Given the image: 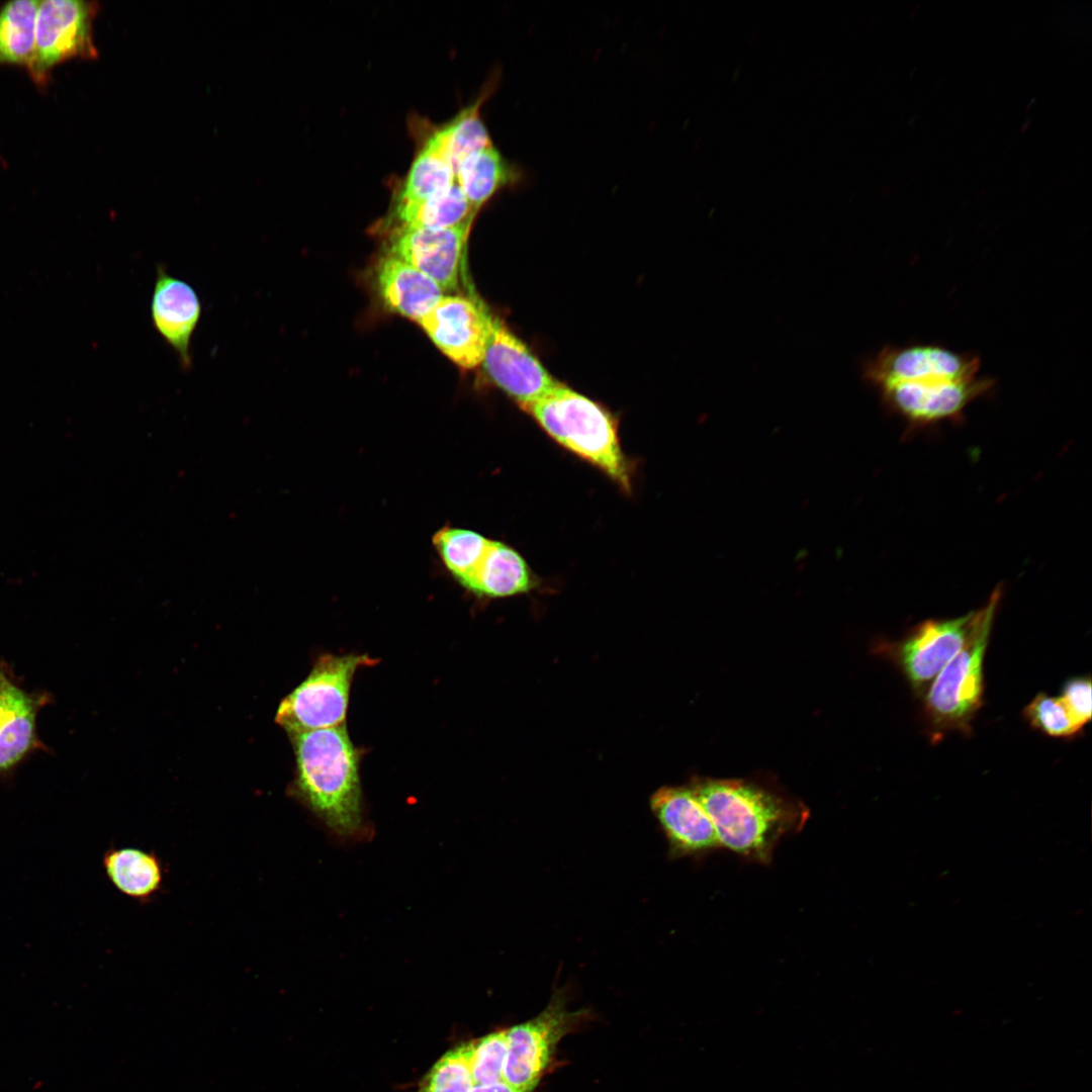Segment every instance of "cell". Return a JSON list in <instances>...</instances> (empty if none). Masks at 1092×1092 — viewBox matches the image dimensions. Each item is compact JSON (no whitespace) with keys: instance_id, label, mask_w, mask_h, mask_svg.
Returning a JSON list of instances; mask_svg holds the SVG:
<instances>
[{"instance_id":"cell-1","label":"cell","mask_w":1092,"mask_h":1092,"mask_svg":"<svg viewBox=\"0 0 1092 1092\" xmlns=\"http://www.w3.org/2000/svg\"><path fill=\"white\" fill-rule=\"evenodd\" d=\"M691 789L711 818L719 845L761 862L808 817L801 804L742 780L700 779Z\"/></svg>"},{"instance_id":"cell-2","label":"cell","mask_w":1092,"mask_h":1092,"mask_svg":"<svg viewBox=\"0 0 1092 1092\" xmlns=\"http://www.w3.org/2000/svg\"><path fill=\"white\" fill-rule=\"evenodd\" d=\"M297 797L335 833L362 827L359 754L345 725L291 734Z\"/></svg>"},{"instance_id":"cell-3","label":"cell","mask_w":1092,"mask_h":1092,"mask_svg":"<svg viewBox=\"0 0 1092 1092\" xmlns=\"http://www.w3.org/2000/svg\"><path fill=\"white\" fill-rule=\"evenodd\" d=\"M523 408L558 444L630 489L631 467L622 451L616 422L601 404L561 383Z\"/></svg>"},{"instance_id":"cell-4","label":"cell","mask_w":1092,"mask_h":1092,"mask_svg":"<svg viewBox=\"0 0 1092 1092\" xmlns=\"http://www.w3.org/2000/svg\"><path fill=\"white\" fill-rule=\"evenodd\" d=\"M1001 597L1002 589L997 586L987 604L976 611L964 645L925 694V716L935 735L971 732V722L983 703V662Z\"/></svg>"},{"instance_id":"cell-5","label":"cell","mask_w":1092,"mask_h":1092,"mask_svg":"<svg viewBox=\"0 0 1092 1092\" xmlns=\"http://www.w3.org/2000/svg\"><path fill=\"white\" fill-rule=\"evenodd\" d=\"M373 662L361 654L321 656L308 676L282 701L276 721L290 735L344 725L354 674Z\"/></svg>"},{"instance_id":"cell-6","label":"cell","mask_w":1092,"mask_h":1092,"mask_svg":"<svg viewBox=\"0 0 1092 1092\" xmlns=\"http://www.w3.org/2000/svg\"><path fill=\"white\" fill-rule=\"evenodd\" d=\"M97 4L82 0L39 1L35 43L27 71L32 81L44 85L56 65L75 58H96L93 20Z\"/></svg>"},{"instance_id":"cell-7","label":"cell","mask_w":1092,"mask_h":1092,"mask_svg":"<svg viewBox=\"0 0 1092 1092\" xmlns=\"http://www.w3.org/2000/svg\"><path fill=\"white\" fill-rule=\"evenodd\" d=\"M995 383L994 378L981 375L961 380L931 377L878 389L888 407L916 430L961 420L972 402L994 390Z\"/></svg>"},{"instance_id":"cell-8","label":"cell","mask_w":1092,"mask_h":1092,"mask_svg":"<svg viewBox=\"0 0 1092 1092\" xmlns=\"http://www.w3.org/2000/svg\"><path fill=\"white\" fill-rule=\"evenodd\" d=\"M580 1014L568 1010L564 996L557 991L537 1016L507 1029L504 1081L517 1089L532 1092L548 1068L559 1041Z\"/></svg>"},{"instance_id":"cell-9","label":"cell","mask_w":1092,"mask_h":1092,"mask_svg":"<svg viewBox=\"0 0 1092 1092\" xmlns=\"http://www.w3.org/2000/svg\"><path fill=\"white\" fill-rule=\"evenodd\" d=\"M975 614L972 611L953 619L922 622L903 639L885 646L916 694L925 696L938 673L962 648Z\"/></svg>"},{"instance_id":"cell-10","label":"cell","mask_w":1092,"mask_h":1092,"mask_svg":"<svg viewBox=\"0 0 1092 1092\" xmlns=\"http://www.w3.org/2000/svg\"><path fill=\"white\" fill-rule=\"evenodd\" d=\"M978 355L938 344L887 345L862 366L863 379L877 388L931 377L970 379L979 376Z\"/></svg>"},{"instance_id":"cell-11","label":"cell","mask_w":1092,"mask_h":1092,"mask_svg":"<svg viewBox=\"0 0 1092 1092\" xmlns=\"http://www.w3.org/2000/svg\"><path fill=\"white\" fill-rule=\"evenodd\" d=\"M492 317L476 298L445 295L418 323L455 364L472 369L482 362Z\"/></svg>"},{"instance_id":"cell-12","label":"cell","mask_w":1092,"mask_h":1092,"mask_svg":"<svg viewBox=\"0 0 1092 1092\" xmlns=\"http://www.w3.org/2000/svg\"><path fill=\"white\" fill-rule=\"evenodd\" d=\"M472 222L446 229H394L387 254L430 277L443 291L456 290L463 275L464 252Z\"/></svg>"},{"instance_id":"cell-13","label":"cell","mask_w":1092,"mask_h":1092,"mask_svg":"<svg viewBox=\"0 0 1092 1092\" xmlns=\"http://www.w3.org/2000/svg\"><path fill=\"white\" fill-rule=\"evenodd\" d=\"M481 364L494 384L522 407L546 396L561 384L496 317H492Z\"/></svg>"},{"instance_id":"cell-14","label":"cell","mask_w":1092,"mask_h":1092,"mask_svg":"<svg viewBox=\"0 0 1092 1092\" xmlns=\"http://www.w3.org/2000/svg\"><path fill=\"white\" fill-rule=\"evenodd\" d=\"M650 807L673 855L720 847L713 822L691 787H662L652 795Z\"/></svg>"},{"instance_id":"cell-15","label":"cell","mask_w":1092,"mask_h":1092,"mask_svg":"<svg viewBox=\"0 0 1092 1092\" xmlns=\"http://www.w3.org/2000/svg\"><path fill=\"white\" fill-rule=\"evenodd\" d=\"M201 309L200 299L190 284L158 267L151 316L156 331L174 350L185 369L191 366L190 341Z\"/></svg>"},{"instance_id":"cell-16","label":"cell","mask_w":1092,"mask_h":1092,"mask_svg":"<svg viewBox=\"0 0 1092 1092\" xmlns=\"http://www.w3.org/2000/svg\"><path fill=\"white\" fill-rule=\"evenodd\" d=\"M375 280L384 305L419 322L444 296L441 287L410 264L386 255L376 266Z\"/></svg>"},{"instance_id":"cell-17","label":"cell","mask_w":1092,"mask_h":1092,"mask_svg":"<svg viewBox=\"0 0 1092 1092\" xmlns=\"http://www.w3.org/2000/svg\"><path fill=\"white\" fill-rule=\"evenodd\" d=\"M533 586L534 578L524 558L507 544L491 540L463 587L480 598L496 599L525 593Z\"/></svg>"},{"instance_id":"cell-18","label":"cell","mask_w":1092,"mask_h":1092,"mask_svg":"<svg viewBox=\"0 0 1092 1092\" xmlns=\"http://www.w3.org/2000/svg\"><path fill=\"white\" fill-rule=\"evenodd\" d=\"M102 866L115 889L136 901L147 902L162 889L163 864L154 851L110 847L103 855Z\"/></svg>"},{"instance_id":"cell-19","label":"cell","mask_w":1092,"mask_h":1092,"mask_svg":"<svg viewBox=\"0 0 1092 1092\" xmlns=\"http://www.w3.org/2000/svg\"><path fill=\"white\" fill-rule=\"evenodd\" d=\"M521 169L490 146L466 157L456 171V182L471 206L478 209L499 190L523 179Z\"/></svg>"},{"instance_id":"cell-20","label":"cell","mask_w":1092,"mask_h":1092,"mask_svg":"<svg viewBox=\"0 0 1092 1092\" xmlns=\"http://www.w3.org/2000/svg\"><path fill=\"white\" fill-rule=\"evenodd\" d=\"M476 210L455 182L444 192L418 202H394L390 220L394 229H446L473 221Z\"/></svg>"},{"instance_id":"cell-21","label":"cell","mask_w":1092,"mask_h":1092,"mask_svg":"<svg viewBox=\"0 0 1092 1092\" xmlns=\"http://www.w3.org/2000/svg\"><path fill=\"white\" fill-rule=\"evenodd\" d=\"M455 182L454 169L431 134L413 161L395 202L426 200L444 192Z\"/></svg>"},{"instance_id":"cell-22","label":"cell","mask_w":1092,"mask_h":1092,"mask_svg":"<svg viewBox=\"0 0 1092 1092\" xmlns=\"http://www.w3.org/2000/svg\"><path fill=\"white\" fill-rule=\"evenodd\" d=\"M39 1L14 0L0 9V65L29 67Z\"/></svg>"},{"instance_id":"cell-23","label":"cell","mask_w":1092,"mask_h":1092,"mask_svg":"<svg viewBox=\"0 0 1092 1092\" xmlns=\"http://www.w3.org/2000/svg\"><path fill=\"white\" fill-rule=\"evenodd\" d=\"M486 96L485 92L453 120L432 133L455 175L466 157L493 145L479 111Z\"/></svg>"},{"instance_id":"cell-24","label":"cell","mask_w":1092,"mask_h":1092,"mask_svg":"<svg viewBox=\"0 0 1092 1092\" xmlns=\"http://www.w3.org/2000/svg\"><path fill=\"white\" fill-rule=\"evenodd\" d=\"M490 541L475 531L450 526L441 528L432 538L444 567L462 586L474 574Z\"/></svg>"},{"instance_id":"cell-25","label":"cell","mask_w":1092,"mask_h":1092,"mask_svg":"<svg viewBox=\"0 0 1092 1092\" xmlns=\"http://www.w3.org/2000/svg\"><path fill=\"white\" fill-rule=\"evenodd\" d=\"M468 1061L474 1085L504 1081L508 1044L507 1029L467 1042Z\"/></svg>"},{"instance_id":"cell-26","label":"cell","mask_w":1092,"mask_h":1092,"mask_svg":"<svg viewBox=\"0 0 1092 1092\" xmlns=\"http://www.w3.org/2000/svg\"><path fill=\"white\" fill-rule=\"evenodd\" d=\"M39 709L16 715L0 729V772L13 767L30 751L42 747L35 728Z\"/></svg>"},{"instance_id":"cell-27","label":"cell","mask_w":1092,"mask_h":1092,"mask_svg":"<svg viewBox=\"0 0 1092 1092\" xmlns=\"http://www.w3.org/2000/svg\"><path fill=\"white\" fill-rule=\"evenodd\" d=\"M473 1085L466 1042L446 1053L432 1067L419 1092H468Z\"/></svg>"},{"instance_id":"cell-28","label":"cell","mask_w":1092,"mask_h":1092,"mask_svg":"<svg viewBox=\"0 0 1092 1092\" xmlns=\"http://www.w3.org/2000/svg\"><path fill=\"white\" fill-rule=\"evenodd\" d=\"M1023 714L1034 729L1051 737L1070 738L1082 730L1060 697L1039 693L1024 708Z\"/></svg>"},{"instance_id":"cell-29","label":"cell","mask_w":1092,"mask_h":1092,"mask_svg":"<svg viewBox=\"0 0 1092 1092\" xmlns=\"http://www.w3.org/2000/svg\"><path fill=\"white\" fill-rule=\"evenodd\" d=\"M47 702L44 695L33 696L24 692L0 667V729L16 715L41 708Z\"/></svg>"},{"instance_id":"cell-30","label":"cell","mask_w":1092,"mask_h":1092,"mask_svg":"<svg viewBox=\"0 0 1092 1092\" xmlns=\"http://www.w3.org/2000/svg\"><path fill=\"white\" fill-rule=\"evenodd\" d=\"M1060 698L1075 723L1083 728L1091 718L1090 677L1077 676L1068 679L1063 686Z\"/></svg>"},{"instance_id":"cell-31","label":"cell","mask_w":1092,"mask_h":1092,"mask_svg":"<svg viewBox=\"0 0 1092 1092\" xmlns=\"http://www.w3.org/2000/svg\"><path fill=\"white\" fill-rule=\"evenodd\" d=\"M468 1092H525L517 1089L505 1081L491 1084L473 1085Z\"/></svg>"}]
</instances>
